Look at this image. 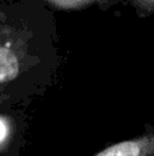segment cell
<instances>
[{"instance_id": "cell-1", "label": "cell", "mask_w": 154, "mask_h": 156, "mask_svg": "<svg viewBox=\"0 0 154 156\" xmlns=\"http://www.w3.org/2000/svg\"><path fill=\"white\" fill-rule=\"evenodd\" d=\"M92 156H154V125H147L141 134L109 145Z\"/></svg>"}, {"instance_id": "cell-2", "label": "cell", "mask_w": 154, "mask_h": 156, "mask_svg": "<svg viewBox=\"0 0 154 156\" xmlns=\"http://www.w3.org/2000/svg\"><path fill=\"white\" fill-rule=\"evenodd\" d=\"M45 4L52 11H82L98 3L93 0H45Z\"/></svg>"}, {"instance_id": "cell-3", "label": "cell", "mask_w": 154, "mask_h": 156, "mask_svg": "<svg viewBox=\"0 0 154 156\" xmlns=\"http://www.w3.org/2000/svg\"><path fill=\"white\" fill-rule=\"evenodd\" d=\"M130 5L135 10L138 16H150L154 15V0H132Z\"/></svg>"}, {"instance_id": "cell-4", "label": "cell", "mask_w": 154, "mask_h": 156, "mask_svg": "<svg viewBox=\"0 0 154 156\" xmlns=\"http://www.w3.org/2000/svg\"><path fill=\"white\" fill-rule=\"evenodd\" d=\"M12 136V125L5 116H0V149H3L11 140Z\"/></svg>"}]
</instances>
